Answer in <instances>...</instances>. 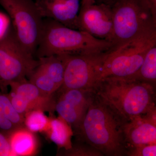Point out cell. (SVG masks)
<instances>
[{
    "mask_svg": "<svg viewBox=\"0 0 156 156\" xmlns=\"http://www.w3.org/2000/svg\"><path fill=\"white\" fill-rule=\"evenodd\" d=\"M24 126V117L14 109L9 95L0 92V129L9 135L16 128Z\"/></svg>",
    "mask_w": 156,
    "mask_h": 156,
    "instance_id": "obj_14",
    "label": "cell"
},
{
    "mask_svg": "<svg viewBox=\"0 0 156 156\" xmlns=\"http://www.w3.org/2000/svg\"><path fill=\"white\" fill-rule=\"evenodd\" d=\"M44 132L49 139L58 147L68 149L71 147L73 131L70 127L60 117L50 118L49 124Z\"/></svg>",
    "mask_w": 156,
    "mask_h": 156,
    "instance_id": "obj_15",
    "label": "cell"
},
{
    "mask_svg": "<svg viewBox=\"0 0 156 156\" xmlns=\"http://www.w3.org/2000/svg\"><path fill=\"white\" fill-rule=\"evenodd\" d=\"M126 156H156V144H147L128 147Z\"/></svg>",
    "mask_w": 156,
    "mask_h": 156,
    "instance_id": "obj_22",
    "label": "cell"
},
{
    "mask_svg": "<svg viewBox=\"0 0 156 156\" xmlns=\"http://www.w3.org/2000/svg\"><path fill=\"white\" fill-rule=\"evenodd\" d=\"M108 51L89 55H69L62 85L58 92L70 89L93 90Z\"/></svg>",
    "mask_w": 156,
    "mask_h": 156,
    "instance_id": "obj_8",
    "label": "cell"
},
{
    "mask_svg": "<svg viewBox=\"0 0 156 156\" xmlns=\"http://www.w3.org/2000/svg\"><path fill=\"white\" fill-rule=\"evenodd\" d=\"M72 144L68 149H62V154L70 156H104L101 152L83 140Z\"/></svg>",
    "mask_w": 156,
    "mask_h": 156,
    "instance_id": "obj_21",
    "label": "cell"
},
{
    "mask_svg": "<svg viewBox=\"0 0 156 156\" xmlns=\"http://www.w3.org/2000/svg\"><path fill=\"white\" fill-rule=\"evenodd\" d=\"M11 91L9 95L16 111L24 117L34 110L52 113L55 110L56 100L53 95L44 94L34 85L26 80L10 84Z\"/></svg>",
    "mask_w": 156,
    "mask_h": 156,
    "instance_id": "obj_10",
    "label": "cell"
},
{
    "mask_svg": "<svg viewBox=\"0 0 156 156\" xmlns=\"http://www.w3.org/2000/svg\"><path fill=\"white\" fill-rule=\"evenodd\" d=\"M128 77L148 83L156 87V45L148 51L142 64L135 73Z\"/></svg>",
    "mask_w": 156,
    "mask_h": 156,
    "instance_id": "obj_18",
    "label": "cell"
},
{
    "mask_svg": "<svg viewBox=\"0 0 156 156\" xmlns=\"http://www.w3.org/2000/svg\"><path fill=\"white\" fill-rule=\"evenodd\" d=\"M55 110L59 116L76 131L80 126L87 111L73 105L59 96L55 101Z\"/></svg>",
    "mask_w": 156,
    "mask_h": 156,
    "instance_id": "obj_17",
    "label": "cell"
},
{
    "mask_svg": "<svg viewBox=\"0 0 156 156\" xmlns=\"http://www.w3.org/2000/svg\"><path fill=\"white\" fill-rule=\"evenodd\" d=\"M39 63L20 44L13 29L0 41V80L6 85L25 80Z\"/></svg>",
    "mask_w": 156,
    "mask_h": 156,
    "instance_id": "obj_7",
    "label": "cell"
},
{
    "mask_svg": "<svg viewBox=\"0 0 156 156\" xmlns=\"http://www.w3.org/2000/svg\"><path fill=\"white\" fill-rule=\"evenodd\" d=\"M29 78L30 82L46 95L52 96L58 91V87L39 64L34 70Z\"/></svg>",
    "mask_w": 156,
    "mask_h": 156,
    "instance_id": "obj_19",
    "label": "cell"
},
{
    "mask_svg": "<svg viewBox=\"0 0 156 156\" xmlns=\"http://www.w3.org/2000/svg\"><path fill=\"white\" fill-rule=\"evenodd\" d=\"M0 156H14L8 137L0 133Z\"/></svg>",
    "mask_w": 156,
    "mask_h": 156,
    "instance_id": "obj_23",
    "label": "cell"
},
{
    "mask_svg": "<svg viewBox=\"0 0 156 156\" xmlns=\"http://www.w3.org/2000/svg\"><path fill=\"white\" fill-rule=\"evenodd\" d=\"M10 20L5 14L0 12V41L2 40L9 31Z\"/></svg>",
    "mask_w": 156,
    "mask_h": 156,
    "instance_id": "obj_24",
    "label": "cell"
},
{
    "mask_svg": "<svg viewBox=\"0 0 156 156\" xmlns=\"http://www.w3.org/2000/svg\"><path fill=\"white\" fill-rule=\"evenodd\" d=\"M154 19L156 20V0H146Z\"/></svg>",
    "mask_w": 156,
    "mask_h": 156,
    "instance_id": "obj_25",
    "label": "cell"
},
{
    "mask_svg": "<svg viewBox=\"0 0 156 156\" xmlns=\"http://www.w3.org/2000/svg\"><path fill=\"white\" fill-rule=\"evenodd\" d=\"M78 24L79 30L113 43V24L110 4L101 2L81 5Z\"/></svg>",
    "mask_w": 156,
    "mask_h": 156,
    "instance_id": "obj_9",
    "label": "cell"
},
{
    "mask_svg": "<svg viewBox=\"0 0 156 156\" xmlns=\"http://www.w3.org/2000/svg\"><path fill=\"white\" fill-rule=\"evenodd\" d=\"M124 131L127 150L131 147L156 144V110L127 121Z\"/></svg>",
    "mask_w": 156,
    "mask_h": 156,
    "instance_id": "obj_12",
    "label": "cell"
},
{
    "mask_svg": "<svg viewBox=\"0 0 156 156\" xmlns=\"http://www.w3.org/2000/svg\"><path fill=\"white\" fill-rule=\"evenodd\" d=\"M126 122L93 92L88 109L76 131L80 140L95 148L104 156H126L127 145L124 130Z\"/></svg>",
    "mask_w": 156,
    "mask_h": 156,
    "instance_id": "obj_1",
    "label": "cell"
},
{
    "mask_svg": "<svg viewBox=\"0 0 156 156\" xmlns=\"http://www.w3.org/2000/svg\"><path fill=\"white\" fill-rule=\"evenodd\" d=\"M97 0H82L81 5H88V4H92L96 2ZM102 1V2L108 3L111 5L112 0H100Z\"/></svg>",
    "mask_w": 156,
    "mask_h": 156,
    "instance_id": "obj_26",
    "label": "cell"
},
{
    "mask_svg": "<svg viewBox=\"0 0 156 156\" xmlns=\"http://www.w3.org/2000/svg\"><path fill=\"white\" fill-rule=\"evenodd\" d=\"M50 118L41 110L29 112L24 116V126L32 132H44L48 128Z\"/></svg>",
    "mask_w": 156,
    "mask_h": 156,
    "instance_id": "obj_20",
    "label": "cell"
},
{
    "mask_svg": "<svg viewBox=\"0 0 156 156\" xmlns=\"http://www.w3.org/2000/svg\"><path fill=\"white\" fill-rule=\"evenodd\" d=\"M68 55L59 54L39 58V65L58 89L63 82Z\"/></svg>",
    "mask_w": 156,
    "mask_h": 156,
    "instance_id": "obj_16",
    "label": "cell"
},
{
    "mask_svg": "<svg viewBox=\"0 0 156 156\" xmlns=\"http://www.w3.org/2000/svg\"><path fill=\"white\" fill-rule=\"evenodd\" d=\"M115 1V0H112V2H111L112 4V3L113 2H114Z\"/></svg>",
    "mask_w": 156,
    "mask_h": 156,
    "instance_id": "obj_27",
    "label": "cell"
},
{
    "mask_svg": "<svg viewBox=\"0 0 156 156\" xmlns=\"http://www.w3.org/2000/svg\"><path fill=\"white\" fill-rule=\"evenodd\" d=\"M80 2V0H36L35 2L42 18L53 20L77 30H79Z\"/></svg>",
    "mask_w": 156,
    "mask_h": 156,
    "instance_id": "obj_11",
    "label": "cell"
},
{
    "mask_svg": "<svg viewBox=\"0 0 156 156\" xmlns=\"http://www.w3.org/2000/svg\"><path fill=\"white\" fill-rule=\"evenodd\" d=\"M8 138L14 156H32L35 154L36 139L33 132L27 128H16L8 135Z\"/></svg>",
    "mask_w": 156,
    "mask_h": 156,
    "instance_id": "obj_13",
    "label": "cell"
},
{
    "mask_svg": "<svg viewBox=\"0 0 156 156\" xmlns=\"http://www.w3.org/2000/svg\"><path fill=\"white\" fill-rule=\"evenodd\" d=\"M155 89L132 78L112 76L100 80L93 91L127 122L156 110Z\"/></svg>",
    "mask_w": 156,
    "mask_h": 156,
    "instance_id": "obj_2",
    "label": "cell"
},
{
    "mask_svg": "<svg viewBox=\"0 0 156 156\" xmlns=\"http://www.w3.org/2000/svg\"><path fill=\"white\" fill-rule=\"evenodd\" d=\"M113 48L114 45L112 42L47 18L43 20L36 53L38 58L59 54L89 55L103 53Z\"/></svg>",
    "mask_w": 156,
    "mask_h": 156,
    "instance_id": "obj_3",
    "label": "cell"
},
{
    "mask_svg": "<svg viewBox=\"0 0 156 156\" xmlns=\"http://www.w3.org/2000/svg\"><path fill=\"white\" fill-rule=\"evenodd\" d=\"M111 5L114 48L156 27L146 0H115Z\"/></svg>",
    "mask_w": 156,
    "mask_h": 156,
    "instance_id": "obj_5",
    "label": "cell"
},
{
    "mask_svg": "<svg viewBox=\"0 0 156 156\" xmlns=\"http://www.w3.org/2000/svg\"><path fill=\"white\" fill-rule=\"evenodd\" d=\"M155 45L154 27L109 50L101 68L99 81L107 77L132 76L141 66L148 51Z\"/></svg>",
    "mask_w": 156,
    "mask_h": 156,
    "instance_id": "obj_4",
    "label": "cell"
},
{
    "mask_svg": "<svg viewBox=\"0 0 156 156\" xmlns=\"http://www.w3.org/2000/svg\"><path fill=\"white\" fill-rule=\"evenodd\" d=\"M9 13L18 41L34 55L38 46L43 26V18L33 0H0Z\"/></svg>",
    "mask_w": 156,
    "mask_h": 156,
    "instance_id": "obj_6",
    "label": "cell"
}]
</instances>
